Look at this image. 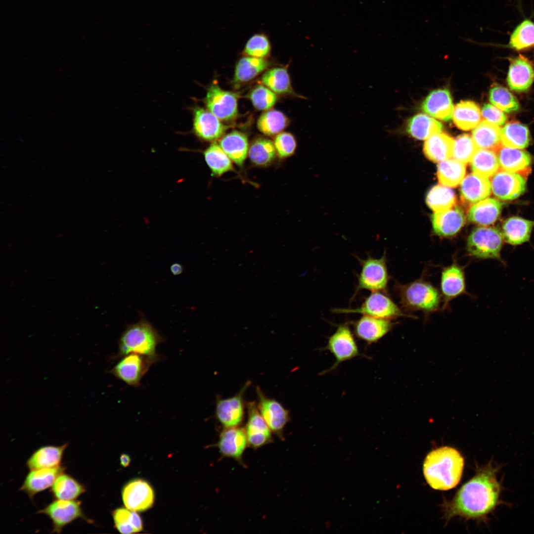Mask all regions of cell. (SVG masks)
I'll use <instances>...</instances> for the list:
<instances>
[{"instance_id":"obj_1","label":"cell","mask_w":534,"mask_h":534,"mask_svg":"<svg viewBox=\"0 0 534 534\" xmlns=\"http://www.w3.org/2000/svg\"><path fill=\"white\" fill-rule=\"evenodd\" d=\"M501 467L490 460L478 467L475 475L458 490L453 498L445 502V518L450 520L459 516L486 521L490 514L504 504L501 499L503 487L497 478Z\"/></svg>"},{"instance_id":"obj_2","label":"cell","mask_w":534,"mask_h":534,"mask_svg":"<svg viewBox=\"0 0 534 534\" xmlns=\"http://www.w3.org/2000/svg\"><path fill=\"white\" fill-rule=\"evenodd\" d=\"M464 467V459L455 448L443 446L426 456L423 463L424 477L433 489L446 490L459 482Z\"/></svg>"},{"instance_id":"obj_3","label":"cell","mask_w":534,"mask_h":534,"mask_svg":"<svg viewBox=\"0 0 534 534\" xmlns=\"http://www.w3.org/2000/svg\"><path fill=\"white\" fill-rule=\"evenodd\" d=\"M164 341L158 330L145 317L130 324L122 333L119 341L117 358L131 353L157 357L158 345Z\"/></svg>"},{"instance_id":"obj_4","label":"cell","mask_w":534,"mask_h":534,"mask_svg":"<svg viewBox=\"0 0 534 534\" xmlns=\"http://www.w3.org/2000/svg\"><path fill=\"white\" fill-rule=\"evenodd\" d=\"M395 289L402 307L410 311L435 312L439 308L442 300V295L436 288L421 279L407 284L396 283Z\"/></svg>"},{"instance_id":"obj_5","label":"cell","mask_w":534,"mask_h":534,"mask_svg":"<svg viewBox=\"0 0 534 534\" xmlns=\"http://www.w3.org/2000/svg\"><path fill=\"white\" fill-rule=\"evenodd\" d=\"M503 241L501 231L495 227H476L467 240V253L477 259L501 261V250Z\"/></svg>"},{"instance_id":"obj_6","label":"cell","mask_w":534,"mask_h":534,"mask_svg":"<svg viewBox=\"0 0 534 534\" xmlns=\"http://www.w3.org/2000/svg\"><path fill=\"white\" fill-rule=\"evenodd\" d=\"M160 357L131 353L122 356L110 372L126 384L138 388L143 377L152 365L161 359Z\"/></svg>"},{"instance_id":"obj_7","label":"cell","mask_w":534,"mask_h":534,"mask_svg":"<svg viewBox=\"0 0 534 534\" xmlns=\"http://www.w3.org/2000/svg\"><path fill=\"white\" fill-rule=\"evenodd\" d=\"M324 350L329 351L334 356L335 361L329 369L322 371L323 375L335 369L341 363L350 360L360 355L358 347L348 325H339L328 338Z\"/></svg>"},{"instance_id":"obj_8","label":"cell","mask_w":534,"mask_h":534,"mask_svg":"<svg viewBox=\"0 0 534 534\" xmlns=\"http://www.w3.org/2000/svg\"><path fill=\"white\" fill-rule=\"evenodd\" d=\"M333 311L337 313H360L390 320L405 315L390 297L381 291L372 292L359 308L335 309Z\"/></svg>"},{"instance_id":"obj_9","label":"cell","mask_w":534,"mask_h":534,"mask_svg":"<svg viewBox=\"0 0 534 534\" xmlns=\"http://www.w3.org/2000/svg\"><path fill=\"white\" fill-rule=\"evenodd\" d=\"M37 513L44 514L51 520L52 533H60L66 526L78 519L92 523L91 520L84 515L81 501L76 500L56 499L39 510Z\"/></svg>"},{"instance_id":"obj_10","label":"cell","mask_w":534,"mask_h":534,"mask_svg":"<svg viewBox=\"0 0 534 534\" xmlns=\"http://www.w3.org/2000/svg\"><path fill=\"white\" fill-rule=\"evenodd\" d=\"M359 260L361 268L358 276L357 290L385 291L389 281L385 255L378 259L368 257Z\"/></svg>"},{"instance_id":"obj_11","label":"cell","mask_w":534,"mask_h":534,"mask_svg":"<svg viewBox=\"0 0 534 534\" xmlns=\"http://www.w3.org/2000/svg\"><path fill=\"white\" fill-rule=\"evenodd\" d=\"M237 93L226 91L217 84H213L208 88L204 103L207 108L220 120L230 121L238 115Z\"/></svg>"},{"instance_id":"obj_12","label":"cell","mask_w":534,"mask_h":534,"mask_svg":"<svg viewBox=\"0 0 534 534\" xmlns=\"http://www.w3.org/2000/svg\"><path fill=\"white\" fill-rule=\"evenodd\" d=\"M491 192L502 200L515 199L526 191V180L517 173L498 170L491 177Z\"/></svg>"},{"instance_id":"obj_13","label":"cell","mask_w":534,"mask_h":534,"mask_svg":"<svg viewBox=\"0 0 534 534\" xmlns=\"http://www.w3.org/2000/svg\"><path fill=\"white\" fill-rule=\"evenodd\" d=\"M250 384V382H247L235 396L217 400L216 416L225 428L238 427L243 421L244 414L243 395Z\"/></svg>"},{"instance_id":"obj_14","label":"cell","mask_w":534,"mask_h":534,"mask_svg":"<svg viewBox=\"0 0 534 534\" xmlns=\"http://www.w3.org/2000/svg\"><path fill=\"white\" fill-rule=\"evenodd\" d=\"M122 499L128 509L141 512L152 506L154 493L152 487L147 482L137 479L130 481L124 487Z\"/></svg>"},{"instance_id":"obj_15","label":"cell","mask_w":534,"mask_h":534,"mask_svg":"<svg viewBox=\"0 0 534 534\" xmlns=\"http://www.w3.org/2000/svg\"><path fill=\"white\" fill-rule=\"evenodd\" d=\"M193 112V131L202 140L215 141L222 137L229 128L208 109L196 107Z\"/></svg>"},{"instance_id":"obj_16","label":"cell","mask_w":534,"mask_h":534,"mask_svg":"<svg viewBox=\"0 0 534 534\" xmlns=\"http://www.w3.org/2000/svg\"><path fill=\"white\" fill-rule=\"evenodd\" d=\"M258 408L266 422L273 433L282 436V432L289 420V412L277 400L266 397L257 388Z\"/></svg>"},{"instance_id":"obj_17","label":"cell","mask_w":534,"mask_h":534,"mask_svg":"<svg viewBox=\"0 0 534 534\" xmlns=\"http://www.w3.org/2000/svg\"><path fill=\"white\" fill-rule=\"evenodd\" d=\"M248 418L245 427L248 444L257 448L271 440V430L260 413L255 402L248 403Z\"/></svg>"},{"instance_id":"obj_18","label":"cell","mask_w":534,"mask_h":534,"mask_svg":"<svg viewBox=\"0 0 534 534\" xmlns=\"http://www.w3.org/2000/svg\"><path fill=\"white\" fill-rule=\"evenodd\" d=\"M440 287L445 308L449 301L466 292L464 269L456 262L443 268Z\"/></svg>"},{"instance_id":"obj_19","label":"cell","mask_w":534,"mask_h":534,"mask_svg":"<svg viewBox=\"0 0 534 534\" xmlns=\"http://www.w3.org/2000/svg\"><path fill=\"white\" fill-rule=\"evenodd\" d=\"M390 319L363 315L354 323L356 336L368 344L377 342L392 329Z\"/></svg>"},{"instance_id":"obj_20","label":"cell","mask_w":534,"mask_h":534,"mask_svg":"<svg viewBox=\"0 0 534 534\" xmlns=\"http://www.w3.org/2000/svg\"><path fill=\"white\" fill-rule=\"evenodd\" d=\"M65 469V467L60 465L55 468L30 470L19 490L26 493L33 499L36 494L51 487Z\"/></svg>"},{"instance_id":"obj_21","label":"cell","mask_w":534,"mask_h":534,"mask_svg":"<svg viewBox=\"0 0 534 534\" xmlns=\"http://www.w3.org/2000/svg\"><path fill=\"white\" fill-rule=\"evenodd\" d=\"M247 444L244 429L237 427L225 428L220 435L218 447L222 455L241 462Z\"/></svg>"},{"instance_id":"obj_22","label":"cell","mask_w":534,"mask_h":534,"mask_svg":"<svg viewBox=\"0 0 534 534\" xmlns=\"http://www.w3.org/2000/svg\"><path fill=\"white\" fill-rule=\"evenodd\" d=\"M534 81V69L530 62L520 55L510 60L507 82L510 89L516 92L527 90Z\"/></svg>"},{"instance_id":"obj_23","label":"cell","mask_w":534,"mask_h":534,"mask_svg":"<svg viewBox=\"0 0 534 534\" xmlns=\"http://www.w3.org/2000/svg\"><path fill=\"white\" fill-rule=\"evenodd\" d=\"M432 223L434 232L442 237L455 235L462 227L465 216L462 210L457 207L446 211L436 212L432 215Z\"/></svg>"},{"instance_id":"obj_24","label":"cell","mask_w":534,"mask_h":534,"mask_svg":"<svg viewBox=\"0 0 534 534\" xmlns=\"http://www.w3.org/2000/svg\"><path fill=\"white\" fill-rule=\"evenodd\" d=\"M422 108L435 118L445 121L450 120L454 107L449 91L445 89L432 91L424 100Z\"/></svg>"},{"instance_id":"obj_25","label":"cell","mask_w":534,"mask_h":534,"mask_svg":"<svg viewBox=\"0 0 534 534\" xmlns=\"http://www.w3.org/2000/svg\"><path fill=\"white\" fill-rule=\"evenodd\" d=\"M460 192L464 201L474 204L489 197L491 192L490 180L475 173L469 174L460 183Z\"/></svg>"},{"instance_id":"obj_26","label":"cell","mask_w":534,"mask_h":534,"mask_svg":"<svg viewBox=\"0 0 534 534\" xmlns=\"http://www.w3.org/2000/svg\"><path fill=\"white\" fill-rule=\"evenodd\" d=\"M262 84L277 95L306 99L294 90L287 67H275L267 70L261 77Z\"/></svg>"},{"instance_id":"obj_27","label":"cell","mask_w":534,"mask_h":534,"mask_svg":"<svg viewBox=\"0 0 534 534\" xmlns=\"http://www.w3.org/2000/svg\"><path fill=\"white\" fill-rule=\"evenodd\" d=\"M219 145L232 161L239 167H243L249 150L247 135L241 132L233 131L222 136Z\"/></svg>"},{"instance_id":"obj_28","label":"cell","mask_w":534,"mask_h":534,"mask_svg":"<svg viewBox=\"0 0 534 534\" xmlns=\"http://www.w3.org/2000/svg\"><path fill=\"white\" fill-rule=\"evenodd\" d=\"M502 203L498 199L487 198L472 205L468 212V220L481 225L495 222L500 214Z\"/></svg>"},{"instance_id":"obj_29","label":"cell","mask_w":534,"mask_h":534,"mask_svg":"<svg viewBox=\"0 0 534 534\" xmlns=\"http://www.w3.org/2000/svg\"><path fill=\"white\" fill-rule=\"evenodd\" d=\"M534 226V221L512 217L503 222L501 232L507 243L519 245L529 240Z\"/></svg>"},{"instance_id":"obj_30","label":"cell","mask_w":534,"mask_h":534,"mask_svg":"<svg viewBox=\"0 0 534 534\" xmlns=\"http://www.w3.org/2000/svg\"><path fill=\"white\" fill-rule=\"evenodd\" d=\"M67 444L61 445H46L37 449L27 461L30 470L55 468L60 466Z\"/></svg>"},{"instance_id":"obj_31","label":"cell","mask_w":534,"mask_h":534,"mask_svg":"<svg viewBox=\"0 0 534 534\" xmlns=\"http://www.w3.org/2000/svg\"><path fill=\"white\" fill-rule=\"evenodd\" d=\"M270 65L266 58L246 55L242 57L235 66L233 84L238 87L250 81L267 70Z\"/></svg>"},{"instance_id":"obj_32","label":"cell","mask_w":534,"mask_h":534,"mask_svg":"<svg viewBox=\"0 0 534 534\" xmlns=\"http://www.w3.org/2000/svg\"><path fill=\"white\" fill-rule=\"evenodd\" d=\"M454 140L443 133L433 134L426 139L423 147L426 156L434 162H440L452 157Z\"/></svg>"},{"instance_id":"obj_33","label":"cell","mask_w":534,"mask_h":534,"mask_svg":"<svg viewBox=\"0 0 534 534\" xmlns=\"http://www.w3.org/2000/svg\"><path fill=\"white\" fill-rule=\"evenodd\" d=\"M496 150L499 167L502 170L518 173L527 169L531 164V155L521 149L500 146Z\"/></svg>"},{"instance_id":"obj_34","label":"cell","mask_w":534,"mask_h":534,"mask_svg":"<svg viewBox=\"0 0 534 534\" xmlns=\"http://www.w3.org/2000/svg\"><path fill=\"white\" fill-rule=\"evenodd\" d=\"M248 156L253 166L260 168L270 166L277 157L273 141L264 137H257L252 141Z\"/></svg>"},{"instance_id":"obj_35","label":"cell","mask_w":534,"mask_h":534,"mask_svg":"<svg viewBox=\"0 0 534 534\" xmlns=\"http://www.w3.org/2000/svg\"><path fill=\"white\" fill-rule=\"evenodd\" d=\"M452 118L457 128L468 131L475 129L481 123L482 113L474 102L462 101L455 105Z\"/></svg>"},{"instance_id":"obj_36","label":"cell","mask_w":534,"mask_h":534,"mask_svg":"<svg viewBox=\"0 0 534 534\" xmlns=\"http://www.w3.org/2000/svg\"><path fill=\"white\" fill-rule=\"evenodd\" d=\"M205 161L214 176L221 177L234 171L233 162L216 141L203 152Z\"/></svg>"},{"instance_id":"obj_37","label":"cell","mask_w":534,"mask_h":534,"mask_svg":"<svg viewBox=\"0 0 534 534\" xmlns=\"http://www.w3.org/2000/svg\"><path fill=\"white\" fill-rule=\"evenodd\" d=\"M502 145L512 148L524 149L530 143V134L528 127L517 122L506 124L501 129Z\"/></svg>"},{"instance_id":"obj_38","label":"cell","mask_w":534,"mask_h":534,"mask_svg":"<svg viewBox=\"0 0 534 534\" xmlns=\"http://www.w3.org/2000/svg\"><path fill=\"white\" fill-rule=\"evenodd\" d=\"M85 486L70 475L62 473L56 479L51 492L57 499L76 500L85 492Z\"/></svg>"},{"instance_id":"obj_39","label":"cell","mask_w":534,"mask_h":534,"mask_svg":"<svg viewBox=\"0 0 534 534\" xmlns=\"http://www.w3.org/2000/svg\"><path fill=\"white\" fill-rule=\"evenodd\" d=\"M501 129L486 120L482 121L472 132V137L478 148L496 150L501 144Z\"/></svg>"},{"instance_id":"obj_40","label":"cell","mask_w":534,"mask_h":534,"mask_svg":"<svg viewBox=\"0 0 534 534\" xmlns=\"http://www.w3.org/2000/svg\"><path fill=\"white\" fill-rule=\"evenodd\" d=\"M442 127V124L428 115L418 114L408 120L406 131L413 137L423 140L441 132Z\"/></svg>"},{"instance_id":"obj_41","label":"cell","mask_w":534,"mask_h":534,"mask_svg":"<svg viewBox=\"0 0 534 534\" xmlns=\"http://www.w3.org/2000/svg\"><path fill=\"white\" fill-rule=\"evenodd\" d=\"M465 174V164L454 159L441 161L438 165V180L442 185L447 187L457 186L461 182Z\"/></svg>"},{"instance_id":"obj_42","label":"cell","mask_w":534,"mask_h":534,"mask_svg":"<svg viewBox=\"0 0 534 534\" xmlns=\"http://www.w3.org/2000/svg\"><path fill=\"white\" fill-rule=\"evenodd\" d=\"M470 163L473 173L487 178L491 177L499 168L496 152L491 149L478 148Z\"/></svg>"},{"instance_id":"obj_43","label":"cell","mask_w":534,"mask_h":534,"mask_svg":"<svg viewBox=\"0 0 534 534\" xmlns=\"http://www.w3.org/2000/svg\"><path fill=\"white\" fill-rule=\"evenodd\" d=\"M426 201L428 207L436 213L453 208L456 202V198L452 189L438 184L429 191Z\"/></svg>"},{"instance_id":"obj_44","label":"cell","mask_w":534,"mask_h":534,"mask_svg":"<svg viewBox=\"0 0 534 534\" xmlns=\"http://www.w3.org/2000/svg\"><path fill=\"white\" fill-rule=\"evenodd\" d=\"M288 118L281 112L268 110L264 112L257 121V128L263 134L268 136L278 134L289 125Z\"/></svg>"},{"instance_id":"obj_45","label":"cell","mask_w":534,"mask_h":534,"mask_svg":"<svg viewBox=\"0 0 534 534\" xmlns=\"http://www.w3.org/2000/svg\"><path fill=\"white\" fill-rule=\"evenodd\" d=\"M115 527L123 534L138 533L143 529L142 520L135 511L119 508L112 512Z\"/></svg>"},{"instance_id":"obj_46","label":"cell","mask_w":534,"mask_h":534,"mask_svg":"<svg viewBox=\"0 0 534 534\" xmlns=\"http://www.w3.org/2000/svg\"><path fill=\"white\" fill-rule=\"evenodd\" d=\"M510 46L517 50H523L534 45V23L526 19L518 25L512 33Z\"/></svg>"},{"instance_id":"obj_47","label":"cell","mask_w":534,"mask_h":534,"mask_svg":"<svg viewBox=\"0 0 534 534\" xmlns=\"http://www.w3.org/2000/svg\"><path fill=\"white\" fill-rule=\"evenodd\" d=\"M489 99L493 105L505 112L516 111L520 107L515 96L503 87L497 86L492 88L490 91Z\"/></svg>"},{"instance_id":"obj_48","label":"cell","mask_w":534,"mask_h":534,"mask_svg":"<svg viewBox=\"0 0 534 534\" xmlns=\"http://www.w3.org/2000/svg\"><path fill=\"white\" fill-rule=\"evenodd\" d=\"M271 45L267 35L258 33L252 35L247 41L243 53L245 55L266 58L270 54Z\"/></svg>"},{"instance_id":"obj_49","label":"cell","mask_w":534,"mask_h":534,"mask_svg":"<svg viewBox=\"0 0 534 534\" xmlns=\"http://www.w3.org/2000/svg\"><path fill=\"white\" fill-rule=\"evenodd\" d=\"M478 149L472 137L467 134H461L454 141L452 157L466 164L471 162Z\"/></svg>"},{"instance_id":"obj_50","label":"cell","mask_w":534,"mask_h":534,"mask_svg":"<svg viewBox=\"0 0 534 534\" xmlns=\"http://www.w3.org/2000/svg\"><path fill=\"white\" fill-rule=\"evenodd\" d=\"M276 95L265 85H259L255 87L248 95L255 108L267 111L276 103L278 99Z\"/></svg>"},{"instance_id":"obj_51","label":"cell","mask_w":534,"mask_h":534,"mask_svg":"<svg viewBox=\"0 0 534 534\" xmlns=\"http://www.w3.org/2000/svg\"><path fill=\"white\" fill-rule=\"evenodd\" d=\"M277 157L284 160L292 156L296 150L297 143L294 135L288 132H281L273 141Z\"/></svg>"},{"instance_id":"obj_52","label":"cell","mask_w":534,"mask_h":534,"mask_svg":"<svg viewBox=\"0 0 534 534\" xmlns=\"http://www.w3.org/2000/svg\"><path fill=\"white\" fill-rule=\"evenodd\" d=\"M481 113L485 120L498 126L504 125L507 120L503 111L489 103L484 105Z\"/></svg>"},{"instance_id":"obj_53","label":"cell","mask_w":534,"mask_h":534,"mask_svg":"<svg viewBox=\"0 0 534 534\" xmlns=\"http://www.w3.org/2000/svg\"><path fill=\"white\" fill-rule=\"evenodd\" d=\"M183 270V268L182 266L179 263H174L171 266L170 271L174 275H178L181 274Z\"/></svg>"},{"instance_id":"obj_54","label":"cell","mask_w":534,"mask_h":534,"mask_svg":"<svg viewBox=\"0 0 534 534\" xmlns=\"http://www.w3.org/2000/svg\"><path fill=\"white\" fill-rule=\"evenodd\" d=\"M120 461L121 465L124 467H126L130 465L131 458L129 455L123 453L120 456Z\"/></svg>"}]
</instances>
